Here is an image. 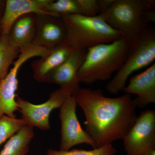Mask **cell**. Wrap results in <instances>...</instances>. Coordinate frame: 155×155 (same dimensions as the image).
<instances>
[{"label": "cell", "mask_w": 155, "mask_h": 155, "mask_svg": "<svg viewBox=\"0 0 155 155\" xmlns=\"http://www.w3.org/2000/svg\"><path fill=\"white\" fill-rule=\"evenodd\" d=\"M49 50L31 46L23 50L14 63V66L6 77L0 82V118L7 115L16 118L14 113L18 110L16 100V92L18 87L17 74L22 65L31 58L41 57Z\"/></svg>", "instance_id": "52a82bcc"}, {"label": "cell", "mask_w": 155, "mask_h": 155, "mask_svg": "<svg viewBox=\"0 0 155 155\" xmlns=\"http://www.w3.org/2000/svg\"><path fill=\"white\" fill-rule=\"evenodd\" d=\"M6 0H0V35H1V25L5 8Z\"/></svg>", "instance_id": "7402d4cb"}, {"label": "cell", "mask_w": 155, "mask_h": 155, "mask_svg": "<svg viewBox=\"0 0 155 155\" xmlns=\"http://www.w3.org/2000/svg\"><path fill=\"white\" fill-rule=\"evenodd\" d=\"M34 136L33 127L25 125L10 138L0 152V155H27Z\"/></svg>", "instance_id": "2e32d148"}, {"label": "cell", "mask_w": 155, "mask_h": 155, "mask_svg": "<svg viewBox=\"0 0 155 155\" xmlns=\"http://www.w3.org/2000/svg\"><path fill=\"white\" fill-rule=\"evenodd\" d=\"M126 155H144L155 149V110L142 111L123 138Z\"/></svg>", "instance_id": "8992f818"}, {"label": "cell", "mask_w": 155, "mask_h": 155, "mask_svg": "<svg viewBox=\"0 0 155 155\" xmlns=\"http://www.w3.org/2000/svg\"><path fill=\"white\" fill-rule=\"evenodd\" d=\"M81 14L88 17L97 16L101 12L99 0H77Z\"/></svg>", "instance_id": "44dd1931"}, {"label": "cell", "mask_w": 155, "mask_h": 155, "mask_svg": "<svg viewBox=\"0 0 155 155\" xmlns=\"http://www.w3.org/2000/svg\"><path fill=\"white\" fill-rule=\"evenodd\" d=\"M19 53L11 45L8 35H0V82L8 75L10 67Z\"/></svg>", "instance_id": "e0dca14e"}, {"label": "cell", "mask_w": 155, "mask_h": 155, "mask_svg": "<svg viewBox=\"0 0 155 155\" xmlns=\"http://www.w3.org/2000/svg\"><path fill=\"white\" fill-rule=\"evenodd\" d=\"M50 1L6 0L1 25V35H8L14 21L24 14L34 13L36 14H51L57 16L45 11V6Z\"/></svg>", "instance_id": "4fadbf2b"}, {"label": "cell", "mask_w": 155, "mask_h": 155, "mask_svg": "<svg viewBox=\"0 0 155 155\" xmlns=\"http://www.w3.org/2000/svg\"><path fill=\"white\" fill-rule=\"evenodd\" d=\"M125 94L136 95L134 102L137 108L142 109L155 103V64L144 72L130 78L123 91Z\"/></svg>", "instance_id": "7c38bea8"}, {"label": "cell", "mask_w": 155, "mask_h": 155, "mask_svg": "<svg viewBox=\"0 0 155 155\" xmlns=\"http://www.w3.org/2000/svg\"><path fill=\"white\" fill-rule=\"evenodd\" d=\"M37 14L29 13L17 18L12 24L8 36L11 45L19 50L33 46L36 30Z\"/></svg>", "instance_id": "9a60e30c"}, {"label": "cell", "mask_w": 155, "mask_h": 155, "mask_svg": "<svg viewBox=\"0 0 155 155\" xmlns=\"http://www.w3.org/2000/svg\"><path fill=\"white\" fill-rule=\"evenodd\" d=\"M117 150L113 144H109L90 150L74 149L68 151L49 149L46 155H116Z\"/></svg>", "instance_id": "ffe728a7"}, {"label": "cell", "mask_w": 155, "mask_h": 155, "mask_svg": "<svg viewBox=\"0 0 155 155\" xmlns=\"http://www.w3.org/2000/svg\"><path fill=\"white\" fill-rule=\"evenodd\" d=\"M62 18L67 30L66 42L75 50H87L97 45L125 38L99 15L88 17L78 14Z\"/></svg>", "instance_id": "277c9868"}, {"label": "cell", "mask_w": 155, "mask_h": 155, "mask_svg": "<svg viewBox=\"0 0 155 155\" xmlns=\"http://www.w3.org/2000/svg\"><path fill=\"white\" fill-rule=\"evenodd\" d=\"M67 30L62 17L37 14L33 46L51 50L66 42Z\"/></svg>", "instance_id": "8fae6325"}, {"label": "cell", "mask_w": 155, "mask_h": 155, "mask_svg": "<svg viewBox=\"0 0 155 155\" xmlns=\"http://www.w3.org/2000/svg\"><path fill=\"white\" fill-rule=\"evenodd\" d=\"M74 96L85 116V131L95 148L122 139L138 116L130 94L110 98L101 90L81 88Z\"/></svg>", "instance_id": "6da1fadb"}, {"label": "cell", "mask_w": 155, "mask_h": 155, "mask_svg": "<svg viewBox=\"0 0 155 155\" xmlns=\"http://www.w3.org/2000/svg\"><path fill=\"white\" fill-rule=\"evenodd\" d=\"M45 11L59 17L81 14L77 0H50L45 7Z\"/></svg>", "instance_id": "ac0fdd59"}, {"label": "cell", "mask_w": 155, "mask_h": 155, "mask_svg": "<svg viewBox=\"0 0 155 155\" xmlns=\"http://www.w3.org/2000/svg\"><path fill=\"white\" fill-rule=\"evenodd\" d=\"M144 155H155V149L149 151Z\"/></svg>", "instance_id": "603a6c76"}, {"label": "cell", "mask_w": 155, "mask_h": 155, "mask_svg": "<svg viewBox=\"0 0 155 155\" xmlns=\"http://www.w3.org/2000/svg\"><path fill=\"white\" fill-rule=\"evenodd\" d=\"M132 41L121 38L88 49L78 72L80 83L92 84L110 79L112 74L118 71L125 62Z\"/></svg>", "instance_id": "7a4b0ae2"}, {"label": "cell", "mask_w": 155, "mask_h": 155, "mask_svg": "<svg viewBox=\"0 0 155 155\" xmlns=\"http://www.w3.org/2000/svg\"><path fill=\"white\" fill-rule=\"evenodd\" d=\"M77 105L74 96L67 97L60 109L61 122L60 150L68 151L77 145L87 144L95 148L94 142L84 130L76 115Z\"/></svg>", "instance_id": "ba28073f"}, {"label": "cell", "mask_w": 155, "mask_h": 155, "mask_svg": "<svg viewBox=\"0 0 155 155\" xmlns=\"http://www.w3.org/2000/svg\"><path fill=\"white\" fill-rule=\"evenodd\" d=\"M155 0H113L99 14L125 38L134 41L155 21Z\"/></svg>", "instance_id": "3957f363"}, {"label": "cell", "mask_w": 155, "mask_h": 155, "mask_svg": "<svg viewBox=\"0 0 155 155\" xmlns=\"http://www.w3.org/2000/svg\"><path fill=\"white\" fill-rule=\"evenodd\" d=\"M26 125L22 119L3 115L0 118V146Z\"/></svg>", "instance_id": "d6986e66"}, {"label": "cell", "mask_w": 155, "mask_h": 155, "mask_svg": "<svg viewBox=\"0 0 155 155\" xmlns=\"http://www.w3.org/2000/svg\"><path fill=\"white\" fill-rule=\"evenodd\" d=\"M87 50H75L63 64L51 72L46 82L54 83L69 96H74L81 87L77 73Z\"/></svg>", "instance_id": "30bf717a"}, {"label": "cell", "mask_w": 155, "mask_h": 155, "mask_svg": "<svg viewBox=\"0 0 155 155\" xmlns=\"http://www.w3.org/2000/svg\"><path fill=\"white\" fill-rule=\"evenodd\" d=\"M155 59V29L153 27H148L132 41L125 62L107 84V91L114 94L123 91L129 76L135 71L149 66Z\"/></svg>", "instance_id": "5b68a950"}, {"label": "cell", "mask_w": 155, "mask_h": 155, "mask_svg": "<svg viewBox=\"0 0 155 155\" xmlns=\"http://www.w3.org/2000/svg\"><path fill=\"white\" fill-rule=\"evenodd\" d=\"M68 96L59 88L52 92L48 100L41 104H34L19 97L16 100L17 108L22 114V119L26 125L36 127L41 130H48L51 128L50 114L55 109L61 107Z\"/></svg>", "instance_id": "9c48e42d"}, {"label": "cell", "mask_w": 155, "mask_h": 155, "mask_svg": "<svg viewBox=\"0 0 155 155\" xmlns=\"http://www.w3.org/2000/svg\"><path fill=\"white\" fill-rule=\"evenodd\" d=\"M74 49L66 42L31 63L33 76L39 82H46L50 73L69 58Z\"/></svg>", "instance_id": "5bb4252c"}]
</instances>
